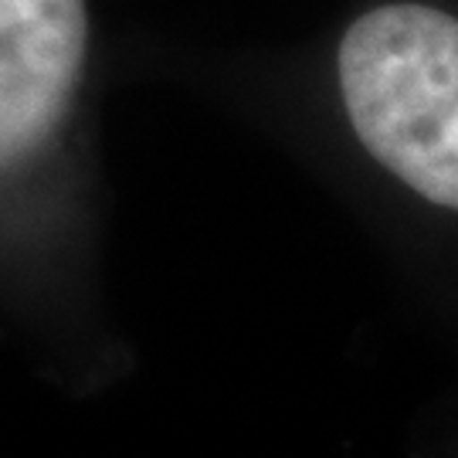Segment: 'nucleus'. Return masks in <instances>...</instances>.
<instances>
[{
  "label": "nucleus",
  "instance_id": "2",
  "mask_svg": "<svg viewBox=\"0 0 458 458\" xmlns=\"http://www.w3.org/2000/svg\"><path fill=\"white\" fill-rule=\"evenodd\" d=\"M82 55V0H0V164L55 126Z\"/></svg>",
  "mask_w": 458,
  "mask_h": 458
},
{
  "label": "nucleus",
  "instance_id": "1",
  "mask_svg": "<svg viewBox=\"0 0 458 458\" xmlns=\"http://www.w3.org/2000/svg\"><path fill=\"white\" fill-rule=\"evenodd\" d=\"M336 68L367 153L458 211V17L425 4L377 7L346 31Z\"/></svg>",
  "mask_w": 458,
  "mask_h": 458
}]
</instances>
